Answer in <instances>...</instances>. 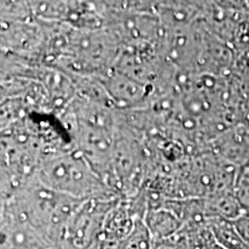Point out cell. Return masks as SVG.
I'll return each mask as SVG.
<instances>
[{
	"label": "cell",
	"instance_id": "obj_1",
	"mask_svg": "<svg viewBox=\"0 0 249 249\" xmlns=\"http://www.w3.org/2000/svg\"><path fill=\"white\" fill-rule=\"evenodd\" d=\"M39 178L43 186L77 200H110L105 193L107 185L89 161L73 154L48 158L40 166Z\"/></svg>",
	"mask_w": 249,
	"mask_h": 249
},
{
	"label": "cell",
	"instance_id": "obj_4",
	"mask_svg": "<svg viewBox=\"0 0 249 249\" xmlns=\"http://www.w3.org/2000/svg\"><path fill=\"white\" fill-rule=\"evenodd\" d=\"M152 246L154 239L145 225L144 219H140L133 232L124 241L123 249H152Z\"/></svg>",
	"mask_w": 249,
	"mask_h": 249
},
{
	"label": "cell",
	"instance_id": "obj_2",
	"mask_svg": "<svg viewBox=\"0 0 249 249\" xmlns=\"http://www.w3.org/2000/svg\"><path fill=\"white\" fill-rule=\"evenodd\" d=\"M144 223L154 241L170 240L182 227V219L169 208H150L144 213Z\"/></svg>",
	"mask_w": 249,
	"mask_h": 249
},
{
	"label": "cell",
	"instance_id": "obj_3",
	"mask_svg": "<svg viewBox=\"0 0 249 249\" xmlns=\"http://www.w3.org/2000/svg\"><path fill=\"white\" fill-rule=\"evenodd\" d=\"M108 91L119 102L133 103L139 101L143 96V89L135 81H130L128 77H113L108 83Z\"/></svg>",
	"mask_w": 249,
	"mask_h": 249
}]
</instances>
